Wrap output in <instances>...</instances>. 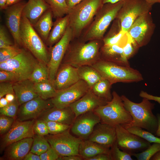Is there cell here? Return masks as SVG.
<instances>
[{"mask_svg":"<svg viewBox=\"0 0 160 160\" xmlns=\"http://www.w3.org/2000/svg\"><path fill=\"white\" fill-rule=\"evenodd\" d=\"M102 153H110V148L88 139L82 140L80 144L79 153L83 160Z\"/></svg>","mask_w":160,"mask_h":160,"instance_id":"cell-27","label":"cell"},{"mask_svg":"<svg viewBox=\"0 0 160 160\" xmlns=\"http://www.w3.org/2000/svg\"><path fill=\"white\" fill-rule=\"evenodd\" d=\"M160 151V144L153 143L144 151L133 154L132 156L138 160H149L156 153Z\"/></svg>","mask_w":160,"mask_h":160,"instance_id":"cell-38","label":"cell"},{"mask_svg":"<svg viewBox=\"0 0 160 160\" xmlns=\"http://www.w3.org/2000/svg\"><path fill=\"white\" fill-rule=\"evenodd\" d=\"M15 45L9 37L5 26H0V49L5 48Z\"/></svg>","mask_w":160,"mask_h":160,"instance_id":"cell-44","label":"cell"},{"mask_svg":"<svg viewBox=\"0 0 160 160\" xmlns=\"http://www.w3.org/2000/svg\"><path fill=\"white\" fill-rule=\"evenodd\" d=\"M20 81L19 76L15 73L7 71H0V82H10L14 83Z\"/></svg>","mask_w":160,"mask_h":160,"instance_id":"cell-47","label":"cell"},{"mask_svg":"<svg viewBox=\"0 0 160 160\" xmlns=\"http://www.w3.org/2000/svg\"><path fill=\"white\" fill-rule=\"evenodd\" d=\"M7 0H0V9L1 10H5L7 7L6 3Z\"/></svg>","mask_w":160,"mask_h":160,"instance_id":"cell-59","label":"cell"},{"mask_svg":"<svg viewBox=\"0 0 160 160\" xmlns=\"http://www.w3.org/2000/svg\"><path fill=\"white\" fill-rule=\"evenodd\" d=\"M111 84L108 81L103 78L96 83L90 88L97 96L109 101L112 98V95L111 91Z\"/></svg>","mask_w":160,"mask_h":160,"instance_id":"cell-32","label":"cell"},{"mask_svg":"<svg viewBox=\"0 0 160 160\" xmlns=\"http://www.w3.org/2000/svg\"><path fill=\"white\" fill-rule=\"evenodd\" d=\"M22 49L15 45L0 49V63L6 62L14 57L20 52Z\"/></svg>","mask_w":160,"mask_h":160,"instance_id":"cell-39","label":"cell"},{"mask_svg":"<svg viewBox=\"0 0 160 160\" xmlns=\"http://www.w3.org/2000/svg\"><path fill=\"white\" fill-rule=\"evenodd\" d=\"M13 87L20 105L39 96L35 88L34 83L30 79L13 83Z\"/></svg>","mask_w":160,"mask_h":160,"instance_id":"cell-24","label":"cell"},{"mask_svg":"<svg viewBox=\"0 0 160 160\" xmlns=\"http://www.w3.org/2000/svg\"><path fill=\"white\" fill-rule=\"evenodd\" d=\"M41 160H57L59 156L51 147L40 155Z\"/></svg>","mask_w":160,"mask_h":160,"instance_id":"cell-49","label":"cell"},{"mask_svg":"<svg viewBox=\"0 0 160 160\" xmlns=\"http://www.w3.org/2000/svg\"><path fill=\"white\" fill-rule=\"evenodd\" d=\"M39 61L29 51L23 48L21 52L14 57L0 63V70L15 73L20 80L29 79Z\"/></svg>","mask_w":160,"mask_h":160,"instance_id":"cell-8","label":"cell"},{"mask_svg":"<svg viewBox=\"0 0 160 160\" xmlns=\"http://www.w3.org/2000/svg\"><path fill=\"white\" fill-rule=\"evenodd\" d=\"M103 78L113 84L117 82L132 83L143 80L141 74L130 66L100 59L92 65Z\"/></svg>","mask_w":160,"mask_h":160,"instance_id":"cell-5","label":"cell"},{"mask_svg":"<svg viewBox=\"0 0 160 160\" xmlns=\"http://www.w3.org/2000/svg\"><path fill=\"white\" fill-rule=\"evenodd\" d=\"M151 160H160V151L156 153L150 159Z\"/></svg>","mask_w":160,"mask_h":160,"instance_id":"cell-60","label":"cell"},{"mask_svg":"<svg viewBox=\"0 0 160 160\" xmlns=\"http://www.w3.org/2000/svg\"><path fill=\"white\" fill-rule=\"evenodd\" d=\"M39 117L40 119L45 121H55L71 126L76 118L75 113L69 106L63 108L54 106L49 108Z\"/></svg>","mask_w":160,"mask_h":160,"instance_id":"cell-22","label":"cell"},{"mask_svg":"<svg viewBox=\"0 0 160 160\" xmlns=\"http://www.w3.org/2000/svg\"><path fill=\"white\" fill-rule=\"evenodd\" d=\"M70 129L58 134L45 136L59 156L80 155L79 146L82 140L72 135L70 132Z\"/></svg>","mask_w":160,"mask_h":160,"instance_id":"cell-10","label":"cell"},{"mask_svg":"<svg viewBox=\"0 0 160 160\" xmlns=\"http://www.w3.org/2000/svg\"><path fill=\"white\" fill-rule=\"evenodd\" d=\"M23 0H7L6 5L7 7L10 6L17 3L22 1Z\"/></svg>","mask_w":160,"mask_h":160,"instance_id":"cell-58","label":"cell"},{"mask_svg":"<svg viewBox=\"0 0 160 160\" xmlns=\"http://www.w3.org/2000/svg\"><path fill=\"white\" fill-rule=\"evenodd\" d=\"M100 59L119 64L129 66L123 47L119 44L103 45L100 50Z\"/></svg>","mask_w":160,"mask_h":160,"instance_id":"cell-26","label":"cell"},{"mask_svg":"<svg viewBox=\"0 0 160 160\" xmlns=\"http://www.w3.org/2000/svg\"><path fill=\"white\" fill-rule=\"evenodd\" d=\"M126 0L115 3L104 4L95 15L84 33L82 40L86 42L93 40H103L104 35Z\"/></svg>","mask_w":160,"mask_h":160,"instance_id":"cell-4","label":"cell"},{"mask_svg":"<svg viewBox=\"0 0 160 160\" xmlns=\"http://www.w3.org/2000/svg\"><path fill=\"white\" fill-rule=\"evenodd\" d=\"M45 121L49 134L50 135H56L62 133L70 129L71 127V125L57 121Z\"/></svg>","mask_w":160,"mask_h":160,"instance_id":"cell-41","label":"cell"},{"mask_svg":"<svg viewBox=\"0 0 160 160\" xmlns=\"http://www.w3.org/2000/svg\"><path fill=\"white\" fill-rule=\"evenodd\" d=\"M108 102L95 95L90 88L82 97L69 106L76 117L84 113L93 111L97 107L106 105Z\"/></svg>","mask_w":160,"mask_h":160,"instance_id":"cell-19","label":"cell"},{"mask_svg":"<svg viewBox=\"0 0 160 160\" xmlns=\"http://www.w3.org/2000/svg\"><path fill=\"white\" fill-rule=\"evenodd\" d=\"M33 138L30 152L40 156L47 151L51 146L44 136L36 135Z\"/></svg>","mask_w":160,"mask_h":160,"instance_id":"cell-36","label":"cell"},{"mask_svg":"<svg viewBox=\"0 0 160 160\" xmlns=\"http://www.w3.org/2000/svg\"><path fill=\"white\" fill-rule=\"evenodd\" d=\"M121 97L125 108L132 119L130 123L122 126L125 128L133 127H140L155 135L158 121L157 116L152 112L154 104L145 98H143L140 103H136L124 95Z\"/></svg>","mask_w":160,"mask_h":160,"instance_id":"cell-1","label":"cell"},{"mask_svg":"<svg viewBox=\"0 0 160 160\" xmlns=\"http://www.w3.org/2000/svg\"><path fill=\"white\" fill-rule=\"evenodd\" d=\"M29 79L34 83L49 81L47 65L39 61Z\"/></svg>","mask_w":160,"mask_h":160,"instance_id":"cell-35","label":"cell"},{"mask_svg":"<svg viewBox=\"0 0 160 160\" xmlns=\"http://www.w3.org/2000/svg\"><path fill=\"white\" fill-rule=\"evenodd\" d=\"M34 86L39 96L44 100L54 97L57 91L49 81L34 83Z\"/></svg>","mask_w":160,"mask_h":160,"instance_id":"cell-34","label":"cell"},{"mask_svg":"<svg viewBox=\"0 0 160 160\" xmlns=\"http://www.w3.org/2000/svg\"><path fill=\"white\" fill-rule=\"evenodd\" d=\"M22 46L29 51L40 62L47 65L50 57L44 41L28 20L22 15L20 29Z\"/></svg>","mask_w":160,"mask_h":160,"instance_id":"cell-6","label":"cell"},{"mask_svg":"<svg viewBox=\"0 0 160 160\" xmlns=\"http://www.w3.org/2000/svg\"><path fill=\"white\" fill-rule=\"evenodd\" d=\"M83 158L80 155H70L59 156L57 160H82Z\"/></svg>","mask_w":160,"mask_h":160,"instance_id":"cell-52","label":"cell"},{"mask_svg":"<svg viewBox=\"0 0 160 160\" xmlns=\"http://www.w3.org/2000/svg\"><path fill=\"white\" fill-rule=\"evenodd\" d=\"M5 97L9 103L13 101L16 98L15 94L11 93L8 94L6 95H5Z\"/></svg>","mask_w":160,"mask_h":160,"instance_id":"cell-55","label":"cell"},{"mask_svg":"<svg viewBox=\"0 0 160 160\" xmlns=\"http://www.w3.org/2000/svg\"><path fill=\"white\" fill-rule=\"evenodd\" d=\"M49 6L53 16L55 19L67 15L69 9L66 0H45Z\"/></svg>","mask_w":160,"mask_h":160,"instance_id":"cell-33","label":"cell"},{"mask_svg":"<svg viewBox=\"0 0 160 160\" xmlns=\"http://www.w3.org/2000/svg\"><path fill=\"white\" fill-rule=\"evenodd\" d=\"M50 9L45 0H28L23 8L22 15L33 26L42 15Z\"/></svg>","mask_w":160,"mask_h":160,"instance_id":"cell-25","label":"cell"},{"mask_svg":"<svg viewBox=\"0 0 160 160\" xmlns=\"http://www.w3.org/2000/svg\"><path fill=\"white\" fill-rule=\"evenodd\" d=\"M112 160H132V156L121 150L116 141L110 148Z\"/></svg>","mask_w":160,"mask_h":160,"instance_id":"cell-42","label":"cell"},{"mask_svg":"<svg viewBox=\"0 0 160 160\" xmlns=\"http://www.w3.org/2000/svg\"><path fill=\"white\" fill-rule=\"evenodd\" d=\"M53 16L49 9L40 17L33 26L43 41L46 42L52 27Z\"/></svg>","mask_w":160,"mask_h":160,"instance_id":"cell-29","label":"cell"},{"mask_svg":"<svg viewBox=\"0 0 160 160\" xmlns=\"http://www.w3.org/2000/svg\"><path fill=\"white\" fill-rule=\"evenodd\" d=\"M89 88L84 81L80 79L70 87L57 91L55 95L51 100L54 106L63 108L69 106L80 98Z\"/></svg>","mask_w":160,"mask_h":160,"instance_id":"cell-14","label":"cell"},{"mask_svg":"<svg viewBox=\"0 0 160 160\" xmlns=\"http://www.w3.org/2000/svg\"><path fill=\"white\" fill-rule=\"evenodd\" d=\"M87 139L110 148L116 141V126L98 123L95 126Z\"/></svg>","mask_w":160,"mask_h":160,"instance_id":"cell-20","label":"cell"},{"mask_svg":"<svg viewBox=\"0 0 160 160\" xmlns=\"http://www.w3.org/2000/svg\"><path fill=\"white\" fill-rule=\"evenodd\" d=\"M14 122V118L4 115L0 116V133L1 135L7 132Z\"/></svg>","mask_w":160,"mask_h":160,"instance_id":"cell-46","label":"cell"},{"mask_svg":"<svg viewBox=\"0 0 160 160\" xmlns=\"http://www.w3.org/2000/svg\"><path fill=\"white\" fill-rule=\"evenodd\" d=\"M9 103L6 98L3 97L0 98V108H3L7 105Z\"/></svg>","mask_w":160,"mask_h":160,"instance_id":"cell-56","label":"cell"},{"mask_svg":"<svg viewBox=\"0 0 160 160\" xmlns=\"http://www.w3.org/2000/svg\"><path fill=\"white\" fill-rule=\"evenodd\" d=\"M121 0H103V4L106 3L114 4L116 3Z\"/></svg>","mask_w":160,"mask_h":160,"instance_id":"cell-61","label":"cell"},{"mask_svg":"<svg viewBox=\"0 0 160 160\" xmlns=\"http://www.w3.org/2000/svg\"><path fill=\"white\" fill-rule=\"evenodd\" d=\"M53 106L51 100L46 101L37 97L21 105L17 113V119L24 121L36 119L47 109Z\"/></svg>","mask_w":160,"mask_h":160,"instance_id":"cell-18","label":"cell"},{"mask_svg":"<svg viewBox=\"0 0 160 160\" xmlns=\"http://www.w3.org/2000/svg\"><path fill=\"white\" fill-rule=\"evenodd\" d=\"M13 83L2 82L0 83V98L8 94H15L13 87Z\"/></svg>","mask_w":160,"mask_h":160,"instance_id":"cell-48","label":"cell"},{"mask_svg":"<svg viewBox=\"0 0 160 160\" xmlns=\"http://www.w3.org/2000/svg\"><path fill=\"white\" fill-rule=\"evenodd\" d=\"M153 5L144 0H126L116 18L119 20L122 31L127 32L135 20L150 12Z\"/></svg>","mask_w":160,"mask_h":160,"instance_id":"cell-9","label":"cell"},{"mask_svg":"<svg viewBox=\"0 0 160 160\" xmlns=\"http://www.w3.org/2000/svg\"><path fill=\"white\" fill-rule=\"evenodd\" d=\"M33 129L35 134L41 136H45L49 134L45 121L39 119L34 122Z\"/></svg>","mask_w":160,"mask_h":160,"instance_id":"cell-45","label":"cell"},{"mask_svg":"<svg viewBox=\"0 0 160 160\" xmlns=\"http://www.w3.org/2000/svg\"><path fill=\"white\" fill-rule=\"evenodd\" d=\"M100 40L70 43L61 64L76 68L84 65H92L100 59V50L102 45Z\"/></svg>","mask_w":160,"mask_h":160,"instance_id":"cell-2","label":"cell"},{"mask_svg":"<svg viewBox=\"0 0 160 160\" xmlns=\"http://www.w3.org/2000/svg\"><path fill=\"white\" fill-rule=\"evenodd\" d=\"M80 80L77 68L66 64H61L53 83L57 91L67 88Z\"/></svg>","mask_w":160,"mask_h":160,"instance_id":"cell-21","label":"cell"},{"mask_svg":"<svg viewBox=\"0 0 160 160\" xmlns=\"http://www.w3.org/2000/svg\"><path fill=\"white\" fill-rule=\"evenodd\" d=\"M155 27L150 12L138 17L127 32L140 47L149 42Z\"/></svg>","mask_w":160,"mask_h":160,"instance_id":"cell-13","label":"cell"},{"mask_svg":"<svg viewBox=\"0 0 160 160\" xmlns=\"http://www.w3.org/2000/svg\"><path fill=\"white\" fill-rule=\"evenodd\" d=\"M33 140V137L26 138L11 144L7 147L4 157L7 160H23L30 151Z\"/></svg>","mask_w":160,"mask_h":160,"instance_id":"cell-23","label":"cell"},{"mask_svg":"<svg viewBox=\"0 0 160 160\" xmlns=\"http://www.w3.org/2000/svg\"><path fill=\"white\" fill-rule=\"evenodd\" d=\"M24 1L8 7L5 10L6 25L13 38L15 45L22 46L20 36V29Z\"/></svg>","mask_w":160,"mask_h":160,"instance_id":"cell-16","label":"cell"},{"mask_svg":"<svg viewBox=\"0 0 160 160\" xmlns=\"http://www.w3.org/2000/svg\"><path fill=\"white\" fill-rule=\"evenodd\" d=\"M23 160H41L40 156L30 151L26 155Z\"/></svg>","mask_w":160,"mask_h":160,"instance_id":"cell-53","label":"cell"},{"mask_svg":"<svg viewBox=\"0 0 160 160\" xmlns=\"http://www.w3.org/2000/svg\"><path fill=\"white\" fill-rule=\"evenodd\" d=\"M156 116L158 119V126L155 135L157 137H160V114L158 113Z\"/></svg>","mask_w":160,"mask_h":160,"instance_id":"cell-57","label":"cell"},{"mask_svg":"<svg viewBox=\"0 0 160 160\" xmlns=\"http://www.w3.org/2000/svg\"><path fill=\"white\" fill-rule=\"evenodd\" d=\"M139 96L143 98H145L149 100H153L156 101L160 105V97L153 96L143 91H141L140 92Z\"/></svg>","mask_w":160,"mask_h":160,"instance_id":"cell-50","label":"cell"},{"mask_svg":"<svg viewBox=\"0 0 160 160\" xmlns=\"http://www.w3.org/2000/svg\"><path fill=\"white\" fill-rule=\"evenodd\" d=\"M147 2L152 5L156 3H160V0H144Z\"/></svg>","mask_w":160,"mask_h":160,"instance_id":"cell-62","label":"cell"},{"mask_svg":"<svg viewBox=\"0 0 160 160\" xmlns=\"http://www.w3.org/2000/svg\"><path fill=\"white\" fill-rule=\"evenodd\" d=\"M87 160H112V158L110 153H102L89 158Z\"/></svg>","mask_w":160,"mask_h":160,"instance_id":"cell-51","label":"cell"},{"mask_svg":"<svg viewBox=\"0 0 160 160\" xmlns=\"http://www.w3.org/2000/svg\"><path fill=\"white\" fill-rule=\"evenodd\" d=\"M73 38L72 31L68 26L62 38L51 48L50 57L47 66L49 81L53 85L57 70Z\"/></svg>","mask_w":160,"mask_h":160,"instance_id":"cell-12","label":"cell"},{"mask_svg":"<svg viewBox=\"0 0 160 160\" xmlns=\"http://www.w3.org/2000/svg\"><path fill=\"white\" fill-rule=\"evenodd\" d=\"M103 4V0H82L69 10L68 26L72 31L73 38L79 36L90 24Z\"/></svg>","mask_w":160,"mask_h":160,"instance_id":"cell-3","label":"cell"},{"mask_svg":"<svg viewBox=\"0 0 160 160\" xmlns=\"http://www.w3.org/2000/svg\"><path fill=\"white\" fill-rule=\"evenodd\" d=\"M101 122L99 116L93 111L82 114L76 117L71 127V132L82 140L87 139L95 126Z\"/></svg>","mask_w":160,"mask_h":160,"instance_id":"cell-17","label":"cell"},{"mask_svg":"<svg viewBox=\"0 0 160 160\" xmlns=\"http://www.w3.org/2000/svg\"><path fill=\"white\" fill-rule=\"evenodd\" d=\"M116 20L107 34L103 39V45L119 44L126 33L122 31L119 20L117 19Z\"/></svg>","mask_w":160,"mask_h":160,"instance_id":"cell-31","label":"cell"},{"mask_svg":"<svg viewBox=\"0 0 160 160\" xmlns=\"http://www.w3.org/2000/svg\"><path fill=\"white\" fill-rule=\"evenodd\" d=\"M68 15L56 19L53 23L48 39L47 45L50 48L59 41L64 34L68 25Z\"/></svg>","mask_w":160,"mask_h":160,"instance_id":"cell-28","label":"cell"},{"mask_svg":"<svg viewBox=\"0 0 160 160\" xmlns=\"http://www.w3.org/2000/svg\"><path fill=\"white\" fill-rule=\"evenodd\" d=\"M82 0H66L69 10L78 4Z\"/></svg>","mask_w":160,"mask_h":160,"instance_id":"cell-54","label":"cell"},{"mask_svg":"<svg viewBox=\"0 0 160 160\" xmlns=\"http://www.w3.org/2000/svg\"><path fill=\"white\" fill-rule=\"evenodd\" d=\"M126 129L130 132L140 136L150 143L160 144V138L158 137L155 135L140 127H133Z\"/></svg>","mask_w":160,"mask_h":160,"instance_id":"cell-37","label":"cell"},{"mask_svg":"<svg viewBox=\"0 0 160 160\" xmlns=\"http://www.w3.org/2000/svg\"><path fill=\"white\" fill-rule=\"evenodd\" d=\"M77 69L80 79L84 81L90 88L103 79L97 71L92 66L83 65L77 68Z\"/></svg>","mask_w":160,"mask_h":160,"instance_id":"cell-30","label":"cell"},{"mask_svg":"<svg viewBox=\"0 0 160 160\" xmlns=\"http://www.w3.org/2000/svg\"><path fill=\"white\" fill-rule=\"evenodd\" d=\"M127 42L122 47L124 55L128 60L135 54L140 47L127 32Z\"/></svg>","mask_w":160,"mask_h":160,"instance_id":"cell-40","label":"cell"},{"mask_svg":"<svg viewBox=\"0 0 160 160\" xmlns=\"http://www.w3.org/2000/svg\"><path fill=\"white\" fill-rule=\"evenodd\" d=\"M19 105L16 98L13 101L9 103L6 106L0 108V115H4L15 118L17 114Z\"/></svg>","mask_w":160,"mask_h":160,"instance_id":"cell-43","label":"cell"},{"mask_svg":"<svg viewBox=\"0 0 160 160\" xmlns=\"http://www.w3.org/2000/svg\"><path fill=\"white\" fill-rule=\"evenodd\" d=\"M33 119L14 121L10 129L2 139L1 147L3 149L11 144L23 139L33 138L35 133L33 129Z\"/></svg>","mask_w":160,"mask_h":160,"instance_id":"cell-15","label":"cell"},{"mask_svg":"<svg viewBox=\"0 0 160 160\" xmlns=\"http://www.w3.org/2000/svg\"><path fill=\"white\" fill-rule=\"evenodd\" d=\"M112 94V98L111 101L94 110L100 117V122L114 126H123L130 123L132 118L125 108L121 97L115 91Z\"/></svg>","mask_w":160,"mask_h":160,"instance_id":"cell-7","label":"cell"},{"mask_svg":"<svg viewBox=\"0 0 160 160\" xmlns=\"http://www.w3.org/2000/svg\"><path fill=\"white\" fill-rule=\"evenodd\" d=\"M115 126L116 141L119 148L132 156L143 151L151 145L150 143L130 132L122 125Z\"/></svg>","mask_w":160,"mask_h":160,"instance_id":"cell-11","label":"cell"}]
</instances>
